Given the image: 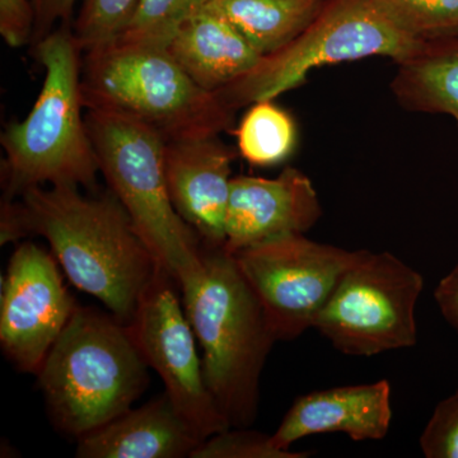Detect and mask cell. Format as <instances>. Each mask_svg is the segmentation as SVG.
I'll use <instances>...</instances> for the list:
<instances>
[{
  "label": "cell",
  "mask_w": 458,
  "mask_h": 458,
  "mask_svg": "<svg viewBox=\"0 0 458 458\" xmlns=\"http://www.w3.org/2000/svg\"><path fill=\"white\" fill-rule=\"evenodd\" d=\"M391 421V385L381 379L302 394L286 411L271 439L284 451L300 439L318 434L343 433L354 442L382 441Z\"/></svg>",
  "instance_id": "14"
},
{
  "label": "cell",
  "mask_w": 458,
  "mask_h": 458,
  "mask_svg": "<svg viewBox=\"0 0 458 458\" xmlns=\"http://www.w3.org/2000/svg\"><path fill=\"white\" fill-rule=\"evenodd\" d=\"M423 289L421 274L396 256L361 250L313 328L352 357L411 348L418 342L415 310Z\"/></svg>",
  "instance_id": "8"
},
{
  "label": "cell",
  "mask_w": 458,
  "mask_h": 458,
  "mask_svg": "<svg viewBox=\"0 0 458 458\" xmlns=\"http://www.w3.org/2000/svg\"><path fill=\"white\" fill-rule=\"evenodd\" d=\"M138 0H83L73 35L83 53L116 40L137 8Z\"/></svg>",
  "instance_id": "22"
},
{
  "label": "cell",
  "mask_w": 458,
  "mask_h": 458,
  "mask_svg": "<svg viewBox=\"0 0 458 458\" xmlns=\"http://www.w3.org/2000/svg\"><path fill=\"white\" fill-rule=\"evenodd\" d=\"M361 250L315 242L304 234L273 238L240 250L234 260L260 302L278 342L315 327L344 274Z\"/></svg>",
  "instance_id": "9"
},
{
  "label": "cell",
  "mask_w": 458,
  "mask_h": 458,
  "mask_svg": "<svg viewBox=\"0 0 458 458\" xmlns=\"http://www.w3.org/2000/svg\"><path fill=\"white\" fill-rule=\"evenodd\" d=\"M210 0H138L131 20L116 40L167 47L174 33Z\"/></svg>",
  "instance_id": "21"
},
{
  "label": "cell",
  "mask_w": 458,
  "mask_h": 458,
  "mask_svg": "<svg viewBox=\"0 0 458 458\" xmlns=\"http://www.w3.org/2000/svg\"><path fill=\"white\" fill-rule=\"evenodd\" d=\"M165 47L183 72L210 93L237 82L264 57L229 21L207 8L183 22Z\"/></svg>",
  "instance_id": "16"
},
{
  "label": "cell",
  "mask_w": 458,
  "mask_h": 458,
  "mask_svg": "<svg viewBox=\"0 0 458 458\" xmlns=\"http://www.w3.org/2000/svg\"><path fill=\"white\" fill-rule=\"evenodd\" d=\"M77 307L53 252L21 243L9 260L0 300V345L8 360L38 375Z\"/></svg>",
  "instance_id": "11"
},
{
  "label": "cell",
  "mask_w": 458,
  "mask_h": 458,
  "mask_svg": "<svg viewBox=\"0 0 458 458\" xmlns=\"http://www.w3.org/2000/svg\"><path fill=\"white\" fill-rule=\"evenodd\" d=\"M434 300L445 321L458 331V264L438 283Z\"/></svg>",
  "instance_id": "28"
},
{
  "label": "cell",
  "mask_w": 458,
  "mask_h": 458,
  "mask_svg": "<svg viewBox=\"0 0 458 458\" xmlns=\"http://www.w3.org/2000/svg\"><path fill=\"white\" fill-rule=\"evenodd\" d=\"M204 441L164 394L84 434L77 439L75 456L191 458Z\"/></svg>",
  "instance_id": "15"
},
{
  "label": "cell",
  "mask_w": 458,
  "mask_h": 458,
  "mask_svg": "<svg viewBox=\"0 0 458 458\" xmlns=\"http://www.w3.org/2000/svg\"><path fill=\"white\" fill-rule=\"evenodd\" d=\"M35 9L31 0H0V35L8 47L18 49L31 44Z\"/></svg>",
  "instance_id": "25"
},
{
  "label": "cell",
  "mask_w": 458,
  "mask_h": 458,
  "mask_svg": "<svg viewBox=\"0 0 458 458\" xmlns=\"http://www.w3.org/2000/svg\"><path fill=\"white\" fill-rule=\"evenodd\" d=\"M420 42L397 29L373 0H327L295 40L262 57L249 74L216 95L237 111L302 86L309 72L318 66L369 56H388L399 64Z\"/></svg>",
  "instance_id": "7"
},
{
  "label": "cell",
  "mask_w": 458,
  "mask_h": 458,
  "mask_svg": "<svg viewBox=\"0 0 458 458\" xmlns=\"http://www.w3.org/2000/svg\"><path fill=\"white\" fill-rule=\"evenodd\" d=\"M77 2L78 0H31L35 9V30L31 41L33 47L55 31L57 23L60 26H71Z\"/></svg>",
  "instance_id": "26"
},
{
  "label": "cell",
  "mask_w": 458,
  "mask_h": 458,
  "mask_svg": "<svg viewBox=\"0 0 458 458\" xmlns=\"http://www.w3.org/2000/svg\"><path fill=\"white\" fill-rule=\"evenodd\" d=\"M321 216L312 181L295 168H284L276 179L232 177L225 250L233 255L273 238L304 234Z\"/></svg>",
  "instance_id": "12"
},
{
  "label": "cell",
  "mask_w": 458,
  "mask_h": 458,
  "mask_svg": "<svg viewBox=\"0 0 458 458\" xmlns=\"http://www.w3.org/2000/svg\"><path fill=\"white\" fill-rule=\"evenodd\" d=\"M33 49L45 80L26 119L8 125L0 138L3 199L44 185L93 190L101 172L83 116V50L71 26L57 27Z\"/></svg>",
  "instance_id": "3"
},
{
  "label": "cell",
  "mask_w": 458,
  "mask_h": 458,
  "mask_svg": "<svg viewBox=\"0 0 458 458\" xmlns=\"http://www.w3.org/2000/svg\"><path fill=\"white\" fill-rule=\"evenodd\" d=\"M203 265L180 285L190 325L203 349L208 390L231 427H251L262 369L278 342L258 298L225 247H204Z\"/></svg>",
  "instance_id": "2"
},
{
  "label": "cell",
  "mask_w": 458,
  "mask_h": 458,
  "mask_svg": "<svg viewBox=\"0 0 458 458\" xmlns=\"http://www.w3.org/2000/svg\"><path fill=\"white\" fill-rule=\"evenodd\" d=\"M327 0H210L207 9L225 17L262 56L276 53L307 29Z\"/></svg>",
  "instance_id": "18"
},
{
  "label": "cell",
  "mask_w": 458,
  "mask_h": 458,
  "mask_svg": "<svg viewBox=\"0 0 458 458\" xmlns=\"http://www.w3.org/2000/svg\"><path fill=\"white\" fill-rule=\"evenodd\" d=\"M148 369L128 325L78 306L38 377L54 426L78 439L132 408Z\"/></svg>",
  "instance_id": "4"
},
{
  "label": "cell",
  "mask_w": 458,
  "mask_h": 458,
  "mask_svg": "<svg viewBox=\"0 0 458 458\" xmlns=\"http://www.w3.org/2000/svg\"><path fill=\"white\" fill-rule=\"evenodd\" d=\"M391 22L419 41L458 36V0H373Z\"/></svg>",
  "instance_id": "20"
},
{
  "label": "cell",
  "mask_w": 458,
  "mask_h": 458,
  "mask_svg": "<svg viewBox=\"0 0 458 458\" xmlns=\"http://www.w3.org/2000/svg\"><path fill=\"white\" fill-rule=\"evenodd\" d=\"M310 454L279 450L269 434L250 427H231L205 439L191 458H304Z\"/></svg>",
  "instance_id": "23"
},
{
  "label": "cell",
  "mask_w": 458,
  "mask_h": 458,
  "mask_svg": "<svg viewBox=\"0 0 458 458\" xmlns=\"http://www.w3.org/2000/svg\"><path fill=\"white\" fill-rule=\"evenodd\" d=\"M393 89L403 106L450 114L458 125V36L421 41L399 63Z\"/></svg>",
  "instance_id": "17"
},
{
  "label": "cell",
  "mask_w": 458,
  "mask_h": 458,
  "mask_svg": "<svg viewBox=\"0 0 458 458\" xmlns=\"http://www.w3.org/2000/svg\"><path fill=\"white\" fill-rule=\"evenodd\" d=\"M238 149L249 164L270 167L284 162L297 146L293 117L274 104V99L255 102L241 120Z\"/></svg>",
  "instance_id": "19"
},
{
  "label": "cell",
  "mask_w": 458,
  "mask_h": 458,
  "mask_svg": "<svg viewBox=\"0 0 458 458\" xmlns=\"http://www.w3.org/2000/svg\"><path fill=\"white\" fill-rule=\"evenodd\" d=\"M84 54L87 110L129 117L165 141L218 137L233 125L236 111L200 89L167 47L114 40Z\"/></svg>",
  "instance_id": "5"
},
{
  "label": "cell",
  "mask_w": 458,
  "mask_h": 458,
  "mask_svg": "<svg viewBox=\"0 0 458 458\" xmlns=\"http://www.w3.org/2000/svg\"><path fill=\"white\" fill-rule=\"evenodd\" d=\"M86 123L108 190L180 288L201 269L203 243L172 204L164 138L143 123L106 111L87 110Z\"/></svg>",
  "instance_id": "6"
},
{
  "label": "cell",
  "mask_w": 458,
  "mask_h": 458,
  "mask_svg": "<svg viewBox=\"0 0 458 458\" xmlns=\"http://www.w3.org/2000/svg\"><path fill=\"white\" fill-rule=\"evenodd\" d=\"M27 237L22 204L16 199H2L0 210V243L16 242Z\"/></svg>",
  "instance_id": "27"
},
{
  "label": "cell",
  "mask_w": 458,
  "mask_h": 458,
  "mask_svg": "<svg viewBox=\"0 0 458 458\" xmlns=\"http://www.w3.org/2000/svg\"><path fill=\"white\" fill-rule=\"evenodd\" d=\"M21 204L27 237H44L72 284L128 325L161 265L114 192L84 197L75 186H35Z\"/></svg>",
  "instance_id": "1"
},
{
  "label": "cell",
  "mask_w": 458,
  "mask_h": 458,
  "mask_svg": "<svg viewBox=\"0 0 458 458\" xmlns=\"http://www.w3.org/2000/svg\"><path fill=\"white\" fill-rule=\"evenodd\" d=\"M233 149L218 137L165 141V174L174 209L204 247H225Z\"/></svg>",
  "instance_id": "13"
},
{
  "label": "cell",
  "mask_w": 458,
  "mask_h": 458,
  "mask_svg": "<svg viewBox=\"0 0 458 458\" xmlns=\"http://www.w3.org/2000/svg\"><path fill=\"white\" fill-rule=\"evenodd\" d=\"M419 445L427 458H458V391L436 406Z\"/></svg>",
  "instance_id": "24"
},
{
  "label": "cell",
  "mask_w": 458,
  "mask_h": 458,
  "mask_svg": "<svg viewBox=\"0 0 458 458\" xmlns=\"http://www.w3.org/2000/svg\"><path fill=\"white\" fill-rule=\"evenodd\" d=\"M177 289L161 267L141 295L128 328L148 367L161 377L174 408L207 439L231 426L208 390L197 336Z\"/></svg>",
  "instance_id": "10"
}]
</instances>
